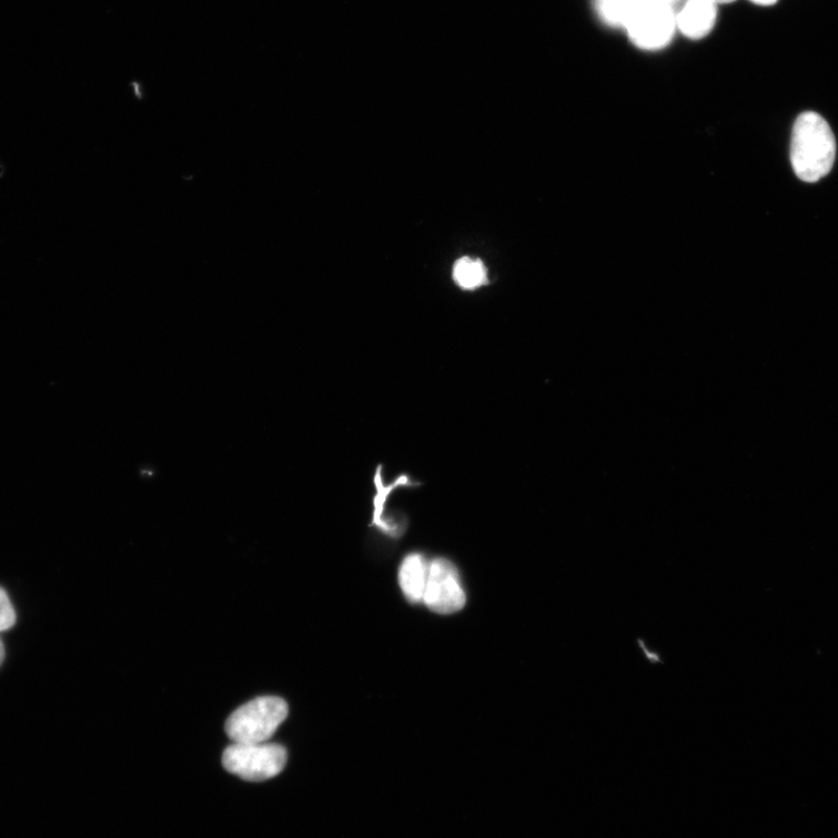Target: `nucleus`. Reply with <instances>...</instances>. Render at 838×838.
Returning a JSON list of instances; mask_svg holds the SVG:
<instances>
[{"instance_id": "nucleus-1", "label": "nucleus", "mask_w": 838, "mask_h": 838, "mask_svg": "<svg viewBox=\"0 0 838 838\" xmlns=\"http://www.w3.org/2000/svg\"><path fill=\"white\" fill-rule=\"evenodd\" d=\"M836 141L825 119L816 112L800 114L794 128L791 161L797 176L818 182L831 171Z\"/></svg>"}, {"instance_id": "nucleus-2", "label": "nucleus", "mask_w": 838, "mask_h": 838, "mask_svg": "<svg viewBox=\"0 0 838 838\" xmlns=\"http://www.w3.org/2000/svg\"><path fill=\"white\" fill-rule=\"evenodd\" d=\"M289 716V705L281 698L262 697L238 708L226 721L225 730L233 744H265Z\"/></svg>"}, {"instance_id": "nucleus-3", "label": "nucleus", "mask_w": 838, "mask_h": 838, "mask_svg": "<svg viewBox=\"0 0 838 838\" xmlns=\"http://www.w3.org/2000/svg\"><path fill=\"white\" fill-rule=\"evenodd\" d=\"M289 759L279 745L233 744L223 755L224 768L248 781H263L280 775Z\"/></svg>"}, {"instance_id": "nucleus-4", "label": "nucleus", "mask_w": 838, "mask_h": 838, "mask_svg": "<svg viewBox=\"0 0 838 838\" xmlns=\"http://www.w3.org/2000/svg\"><path fill=\"white\" fill-rule=\"evenodd\" d=\"M675 9L663 0H644L625 23L634 44L644 51H657L673 40L677 29Z\"/></svg>"}, {"instance_id": "nucleus-5", "label": "nucleus", "mask_w": 838, "mask_h": 838, "mask_svg": "<svg viewBox=\"0 0 838 838\" xmlns=\"http://www.w3.org/2000/svg\"><path fill=\"white\" fill-rule=\"evenodd\" d=\"M423 603L431 610L448 615L462 610L466 594L454 565L443 558L430 563L428 579Z\"/></svg>"}, {"instance_id": "nucleus-6", "label": "nucleus", "mask_w": 838, "mask_h": 838, "mask_svg": "<svg viewBox=\"0 0 838 838\" xmlns=\"http://www.w3.org/2000/svg\"><path fill=\"white\" fill-rule=\"evenodd\" d=\"M375 496L373 498V519L372 524L376 526L381 533H385L390 536H398L401 534L400 528L396 525L387 521L386 508L387 503L392 494L401 488L418 487L420 484L414 482L410 475L402 474L396 477L391 484L385 483L383 477V466L378 465L374 473Z\"/></svg>"}, {"instance_id": "nucleus-7", "label": "nucleus", "mask_w": 838, "mask_h": 838, "mask_svg": "<svg viewBox=\"0 0 838 838\" xmlns=\"http://www.w3.org/2000/svg\"><path fill=\"white\" fill-rule=\"evenodd\" d=\"M717 4L713 0H687L677 14V29L689 39H703L715 27Z\"/></svg>"}, {"instance_id": "nucleus-8", "label": "nucleus", "mask_w": 838, "mask_h": 838, "mask_svg": "<svg viewBox=\"0 0 838 838\" xmlns=\"http://www.w3.org/2000/svg\"><path fill=\"white\" fill-rule=\"evenodd\" d=\"M430 563L421 554L406 556L400 567V586L413 604L423 602L428 579Z\"/></svg>"}, {"instance_id": "nucleus-9", "label": "nucleus", "mask_w": 838, "mask_h": 838, "mask_svg": "<svg viewBox=\"0 0 838 838\" xmlns=\"http://www.w3.org/2000/svg\"><path fill=\"white\" fill-rule=\"evenodd\" d=\"M453 279L464 291H475L488 283L484 263L471 258L457 261L453 269Z\"/></svg>"}, {"instance_id": "nucleus-10", "label": "nucleus", "mask_w": 838, "mask_h": 838, "mask_svg": "<svg viewBox=\"0 0 838 838\" xmlns=\"http://www.w3.org/2000/svg\"><path fill=\"white\" fill-rule=\"evenodd\" d=\"M644 0H596L597 12L612 27L624 28Z\"/></svg>"}, {"instance_id": "nucleus-11", "label": "nucleus", "mask_w": 838, "mask_h": 838, "mask_svg": "<svg viewBox=\"0 0 838 838\" xmlns=\"http://www.w3.org/2000/svg\"><path fill=\"white\" fill-rule=\"evenodd\" d=\"M17 616L8 593L0 588V633L10 630L16 625Z\"/></svg>"}, {"instance_id": "nucleus-12", "label": "nucleus", "mask_w": 838, "mask_h": 838, "mask_svg": "<svg viewBox=\"0 0 838 838\" xmlns=\"http://www.w3.org/2000/svg\"><path fill=\"white\" fill-rule=\"evenodd\" d=\"M750 2L759 7H773L778 0H750Z\"/></svg>"}, {"instance_id": "nucleus-13", "label": "nucleus", "mask_w": 838, "mask_h": 838, "mask_svg": "<svg viewBox=\"0 0 838 838\" xmlns=\"http://www.w3.org/2000/svg\"><path fill=\"white\" fill-rule=\"evenodd\" d=\"M4 658H6L4 644H3L2 639H0V665L3 664Z\"/></svg>"}, {"instance_id": "nucleus-14", "label": "nucleus", "mask_w": 838, "mask_h": 838, "mask_svg": "<svg viewBox=\"0 0 838 838\" xmlns=\"http://www.w3.org/2000/svg\"><path fill=\"white\" fill-rule=\"evenodd\" d=\"M663 2L675 9V7L679 4L681 0H663Z\"/></svg>"}, {"instance_id": "nucleus-15", "label": "nucleus", "mask_w": 838, "mask_h": 838, "mask_svg": "<svg viewBox=\"0 0 838 838\" xmlns=\"http://www.w3.org/2000/svg\"><path fill=\"white\" fill-rule=\"evenodd\" d=\"M713 2H714L715 4H717V6H718V4H730V3H734V2H736V0H713Z\"/></svg>"}]
</instances>
